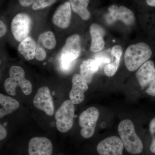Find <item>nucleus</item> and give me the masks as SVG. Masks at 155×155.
Wrapping results in <instances>:
<instances>
[{
  "label": "nucleus",
  "instance_id": "obj_1",
  "mask_svg": "<svg viewBox=\"0 0 155 155\" xmlns=\"http://www.w3.org/2000/svg\"><path fill=\"white\" fill-rule=\"evenodd\" d=\"M120 138L125 150L131 154H138L143 150L142 142L136 133L133 122L129 119L121 121L118 126Z\"/></svg>",
  "mask_w": 155,
  "mask_h": 155
},
{
  "label": "nucleus",
  "instance_id": "obj_2",
  "mask_svg": "<svg viewBox=\"0 0 155 155\" xmlns=\"http://www.w3.org/2000/svg\"><path fill=\"white\" fill-rule=\"evenodd\" d=\"M152 51L148 45L143 42L128 47L124 55L125 66L131 72L135 71L148 61Z\"/></svg>",
  "mask_w": 155,
  "mask_h": 155
},
{
  "label": "nucleus",
  "instance_id": "obj_3",
  "mask_svg": "<svg viewBox=\"0 0 155 155\" xmlns=\"http://www.w3.org/2000/svg\"><path fill=\"white\" fill-rule=\"evenodd\" d=\"M10 77L5 81L4 87L6 91L11 96L16 94V88L19 87L26 95L32 91V85L29 81L25 78V72L22 67L14 66L9 70Z\"/></svg>",
  "mask_w": 155,
  "mask_h": 155
},
{
  "label": "nucleus",
  "instance_id": "obj_4",
  "mask_svg": "<svg viewBox=\"0 0 155 155\" xmlns=\"http://www.w3.org/2000/svg\"><path fill=\"white\" fill-rule=\"evenodd\" d=\"M81 51L79 35L74 34L69 37L61 51L60 61L61 68L66 71L71 69L75 60L80 55Z\"/></svg>",
  "mask_w": 155,
  "mask_h": 155
},
{
  "label": "nucleus",
  "instance_id": "obj_5",
  "mask_svg": "<svg viewBox=\"0 0 155 155\" xmlns=\"http://www.w3.org/2000/svg\"><path fill=\"white\" fill-rule=\"evenodd\" d=\"M75 107L70 100H66L56 112L55 118L57 129L65 133L72 128L75 116Z\"/></svg>",
  "mask_w": 155,
  "mask_h": 155
},
{
  "label": "nucleus",
  "instance_id": "obj_6",
  "mask_svg": "<svg viewBox=\"0 0 155 155\" xmlns=\"http://www.w3.org/2000/svg\"><path fill=\"white\" fill-rule=\"evenodd\" d=\"M99 112L96 108L91 107L82 112L79 117L81 134L84 138H91L94 133Z\"/></svg>",
  "mask_w": 155,
  "mask_h": 155
},
{
  "label": "nucleus",
  "instance_id": "obj_7",
  "mask_svg": "<svg viewBox=\"0 0 155 155\" xmlns=\"http://www.w3.org/2000/svg\"><path fill=\"white\" fill-rule=\"evenodd\" d=\"M31 19L27 14L19 13L14 17L11 24V32L14 38L21 42L28 37L30 33Z\"/></svg>",
  "mask_w": 155,
  "mask_h": 155
},
{
  "label": "nucleus",
  "instance_id": "obj_8",
  "mask_svg": "<svg viewBox=\"0 0 155 155\" xmlns=\"http://www.w3.org/2000/svg\"><path fill=\"white\" fill-rule=\"evenodd\" d=\"M33 103L37 109L44 111L48 116H52L54 114V108L52 97L47 87L39 89L34 98Z\"/></svg>",
  "mask_w": 155,
  "mask_h": 155
},
{
  "label": "nucleus",
  "instance_id": "obj_9",
  "mask_svg": "<svg viewBox=\"0 0 155 155\" xmlns=\"http://www.w3.org/2000/svg\"><path fill=\"white\" fill-rule=\"evenodd\" d=\"M106 20L109 24H112L117 20L122 21L127 25H131L135 21V17L130 9L124 6L113 5L108 8V13L106 15Z\"/></svg>",
  "mask_w": 155,
  "mask_h": 155
},
{
  "label": "nucleus",
  "instance_id": "obj_10",
  "mask_svg": "<svg viewBox=\"0 0 155 155\" xmlns=\"http://www.w3.org/2000/svg\"><path fill=\"white\" fill-rule=\"evenodd\" d=\"M124 147L121 138L112 136L100 142L97 150L100 155H122Z\"/></svg>",
  "mask_w": 155,
  "mask_h": 155
},
{
  "label": "nucleus",
  "instance_id": "obj_11",
  "mask_svg": "<svg viewBox=\"0 0 155 155\" xmlns=\"http://www.w3.org/2000/svg\"><path fill=\"white\" fill-rule=\"evenodd\" d=\"M53 149L51 142L47 137H32L28 143L29 155H51Z\"/></svg>",
  "mask_w": 155,
  "mask_h": 155
},
{
  "label": "nucleus",
  "instance_id": "obj_12",
  "mask_svg": "<svg viewBox=\"0 0 155 155\" xmlns=\"http://www.w3.org/2000/svg\"><path fill=\"white\" fill-rule=\"evenodd\" d=\"M88 85L80 75L75 74L72 78V87L69 98L74 104H78L84 99V93L88 89Z\"/></svg>",
  "mask_w": 155,
  "mask_h": 155
},
{
  "label": "nucleus",
  "instance_id": "obj_13",
  "mask_svg": "<svg viewBox=\"0 0 155 155\" xmlns=\"http://www.w3.org/2000/svg\"><path fill=\"white\" fill-rule=\"evenodd\" d=\"M72 17L71 6L69 2H66L59 6L53 15L54 24L63 29L69 27Z\"/></svg>",
  "mask_w": 155,
  "mask_h": 155
},
{
  "label": "nucleus",
  "instance_id": "obj_14",
  "mask_svg": "<svg viewBox=\"0 0 155 155\" xmlns=\"http://www.w3.org/2000/svg\"><path fill=\"white\" fill-rule=\"evenodd\" d=\"M140 85L142 88L149 84L155 78V67L153 62L147 61L143 64L136 73Z\"/></svg>",
  "mask_w": 155,
  "mask_h": 155
},
{
  "label": "nucleus",
  "instance_id": "obj_15",
  "mask_svg": "<svg viewBox=\"0 0 155 155\" xmlns=\"http://www.w3.org/2000/svg\"><path fill=\"white\" fill-rule=\"evenodd\" d=\"M90 33L91 38V51L94 53L101 51L105 45L104 40L105 34L104 29L100 25L94 23L91 26Z\"/></svg>",
  "mask_w": 155,
  "mask_h": 155
},
{
  "label": "nucleus",
  "instance_id": "obj_16",
  "mask_svg": "<svg viewBox=\"0 0 155 155\" xmlns=\"http://www.w3.org/2000/svg\"><path fill=\"white\" fill-rule=\"evenodd\" d=\"M37 45L31 37L28 36L20 42L18 47L19 52L27 61H31L35 58Z\"/></svg>",
  "mask_w": 155,
  "mask_h": 155
},
{
  "label": "nucleus",
  "instance_id": "obj_17",
  "mask_svg": "<svg viewBox=\"0 0 155 155\" xmlns=\"http://www.w3.org/2000/svg\"><path fill=\"white\" fill-rule=\"evenodd\" d=\"M100 66L94 59H89L84 61L81 65L80 75L87 83H90L94 74L98 70Z\"/></svg>",
  "mask_w": 155,
  "mask_h": 155
},
{
  "label": "nucleus",
  "instance_id": "obj_18",
  "mask_svg": "<svg viewBox=\"0 0 155 155\" xmlns=\"http://www.w3.org/2000/svg\"><path fill=\"white\" fill-rule=\"evenodd\" d=\"M122 47L119 45L114 46L111 51L112 57L115 58V60L110 64H107L104 67V72L108 77H111L116 73L119 68L120 59L122 54Z\"/></svg>",
  "mask_w": 155,
  "mask_h": 155
},
{
  "label": "nucleus",
  "instance_id": "obj_19",
  "mask_svg": "<svg viewBox=\"0 0 155 155\" xmlns=\"http://www.w3.org/2000/svg\"><path fill=\"white\" fill-rule=\"evenodd\" d=\"M0 118L12 114L19 107V104L17 100L11 97L0 94Z\"/></svg>",
  "mask_w": 155,
  "mask_h": 155
},
{
  "label": "nucleus",
  "instance_id": "obj_20",
  "mask_svg": "<svg viewBox=\"0 0 155 155\" xmlns=\"http://www.w3.org/2000/svg\"><path fill=\"white\" fill-rule=\"evenodd\" d=\"M71 8L75 13L84 20H87L91 17V14L87 7L89 0H69Z\"/></svg>",
  "mask_w": 155,
  "mask_h": 155
},
{
  "label": "nucleus",
  "instance_id": "obj_21",
  "mask_svg": "<svg viewBox=\"0 0 155 155\" xmlns=\"http://www.w3.org/2000/svg\"><path fill=\"white\" fill-rule=\"evenodd\" d=\"M38 43L49 50L53 49L57 44L54 34L51 31H45L41 34L38 37Z\"/></svg>",
  "mask_w": 155,
  "mask_h": 155
},
{
  "label": "nucleus",
  "instance_id": "obj_22",
  "mask_svg": "<svg viewBox=\"0 0 155 155\" xmlns=\"http://www.w3.org/2000/svg\"><path fill=\"white\" fill-rule=\"evenodd\" d=\"M108 52L107 51H104L103 52L97 54L95 56L94 60L97 62L100 67H101L105 64L107 65L113 62L114 59H112L111 57L108 55Z\"/></svg>",
  "mask_w": 155,
  "mask_h": 155
},
{
  "label": "nucleus",
  "instance_id": "obj_23",
  "mask_svg": "<svg viewBox=\"0 0 155 155\" xmlns=\"http://www.w3.org/2000/svg\"><path fill=\"white\" fill-rule=\"evenodd\" d=\"M57 0H35L32 6L34 10H41L51 5Z\"/></svg>",
  "mask_w": 155,
  "mask_h": 155
},
{
  "label": "nucleus",
  "instance_id": "obj_24",
  "mask_svg": "<svg viewBox=\"0 0 155 155\" xmlns=\"http://www.w3.org/2000/svg\"><path fill=\"white\" fill-rule=\"evenodd\" d=\"M46 56V52L44 48L41 46L40 45L38 44V45H37L35 52V58L38 61H42L45 59Z\"/></svg>",
  "mask_w": 155,
  "mask_h": 155
},
{
  "label": "nucleus",
  "instance_id": "obj_25",
  "mask_svg": "<svg viewBox=\"0 0 155 155\" xmlns=\"http://www.w3.org/2000/svg\"><path fill=\"white\" fill-rule=\"evenodd\" d=\"M146 92L150 95L155 96V78L150 84L149 86L147 89Z\"/></svg>",
  "mask_w": 155,
  "mask_h": 155
},
{
  "label": "nucleus",
  "instance_id": "obj_26",
  "mask_svg": "<svg viewBox=\"0 0 155 155\" xmlns=\"http://www.w3.org/2000/svg\"><path fill=\"white\" fill-rule=\"evenodd\" d=\"M19 4L23 7H28L35 2V0H18Z\"/></svg>",
  "mask_w": 155,
  "mask_h": 155
},
{
  "label": "nucleus",
  "instance_id": "obj_27",
  "mask_svg": "<svg viewBox=\"0 0 155 155\" xmlns=\"http://www.w3.org/2000/svg\"><path fill=\"white\" fill-rule=\"evenodd\" d=\"M7 135V131L4 126L0 125V140H2L6 138Z\"/></svg>",
  "mask_w": 155,
  "mask_h": 155
},
{
  "label": "nucleus",
  "instance_id": "obj_28",
  "mask_svg": "<svg viewBox=\"0 0 155 155\" xmlns=\"http://www.w3.org/2000/svg\"><path fill=\"white\" fill-rule=\"evenodd\" d=\"M0 28H1V30H0V37L2 38V37H3L5 34L6 31H7V28H6L5 25L2 20L0 21Z\"/></svg>",
  "mask_w": 155,
  "mask_h": 155
},
{
  "label": "nucleus",
  "instance_id": "obj_29",
  "mask_svg": "<svg viewBox=\"0 0 155 155\" xmlns=\"http://www.w3.org/2000/svg\"><path fill=\"white\" fill-rule=\"evenodd\" d=\"M152 136V141L150 146V150L153 153L155 154V133L151 134Z\"/></svg>",
  "mask_w": 155,
  "mask_h": 155
},
{
  "label": "nucleus",
  "instance_id": "obj_30",
  "mask_svg": "<svg viewBox=\"0 0 155 155\" xmlns=\"http://www.w3.org/2000/svg\"><path fill=\"white\" fill-rule=\"evenodd\" d=\"M150 131L151 134L155 133V118L152 120L150 123Z\"/></svg>",
  "mask_w": 155,
  "mask_h": 155
},
{
  "label": "nucleus",
  "instance_id": "obj_31",
  "mask_svg": "<svg viewBox=\"0 0 155 155\" xmlns=\"http://www.w3.org/2000/svg\"><path fill=\"white\" fill-rule=\"evenodd\" d=\"M146 2L148 5L155 7V0H146Z\"/></svg>",
  "mask_w": 155,
  "mask_h": 155
},
{
  "label": "nucleus",
  "instance_id": "obj_32",
  "mask_svg": "<svg viewBox=\"0 0 155 155\" xmlns=\"http://www.w3.org/2000/svg\"></svg>",
  "mask_w": 155,
  "mask_h": 155
}]
</instances>
